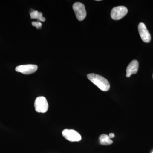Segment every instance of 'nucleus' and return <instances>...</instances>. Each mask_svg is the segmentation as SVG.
<instances>
[{"label": "nucleus", "mask_w": 153, "mask_h": 153, "mask_svg": "<svg viewBox=\"0 0 153 153\" xmlns=\"http://www.w3.org/2000/svg\"><path fill=\"white\" fill-rule=\"evenodd\" d=\"M35 108L36 112L41 113L47 112L49 105L47 99L44 97H38L35 100Z\"/></svg>", "instance_id": "nucleus-2"}, {"label": "nucleus", "mask_w": 153, "mask_h": 153, "mask_svg": "<svg viewBox=\"0 0 153 153\" xmlns=\"http://www.w3.org/2000/svg\"><path fill=\"white\" fill-rule=\"evenodd\" d=\"M138 68L139 63L137 60H132L127 67L126 76L129 77L132 74H136L138 70Z\"/></svg>", "instance_id": "nucleus-8"}, {"label": "nucleus", "mask_w": 153, "mask_h": 153, "mask_svg": "<svg viewBox=\"0 0 153 153\" xmlns=\"http://www.w3.org/2000/svg\"><path fill=\"white\" fill-rule=\"evenodd\" d=\"M30 17L32 19H37L38 21L44 22L46 21L45 18L43 17V14L38 11H33L30 13Z\"/></svg>", "instance_id": "nucleus-10"}, {"label": "nucleus", "mask_w": 153, "mask_h": 153, "mask_svg": "<svg viewBox=\"0 0 153 153\" xmlns=\"http://www.w3.org/2000/svg\"><path fill=\"white\" fill-rule=\"evenodd\" d=\"M99 139L100 144L102 145H109L113 143V141L110 138L109 136L105 134H101Z\"/></svg>", "instance_id": "nucleus-9"}, {"label": "nucleus", "mask_w": 153, "mask_h": 153, "mask_svg": "<svg viewBox=\"0 0 153 153\" xmlns=\"http://www.w3.org/2000/svg\"><path fill=\"white\" fill-rule=\"evenodd\" d=\"M32 24L33 27H36L37 29H40L42 27V24L39 22H32Z\"/></svg>", "instance_id": "nucleus-11"}, {"label": "nucleus", "mask_w": 153, "mask_h": 153, "mask_svg": "<svg viewBox=\"0 0 153 153\" xmlns=\"http://www.w3.org/2000/svg\"><path fill=\"white\" fill-rule=\"evenodd\" d=\"M73 9L76 19L79 21H82L85 19L86 16V12L85 6L80 2L74 3L73 5Z\"/></svg>", "instance_id": "nucleus-4"}, {"label": "nucleus", "mask_w": 153, "mask_h": 153, "mask_svg": "<svg viewBox=\"0 0 153 153\" xmlns=\"http://www.w3.org/2000/svg\"><path fill=\"white\" fill-rule=\"evenodd\" d=\"M87 78L100 90L106 91L109 90L110 85L108 80L99 74L90 73L87 74Z\"/></svg>", "instance_id": "nucleus-1"}, {"label": "nucleus", "mask_w": 153, "mask_h": 153, "mask_svg": "<svg viewBox=\"0 0 153 153\" xmlns=\"http://www.w3.org/2000/svg\"><path fill=\"white\" fill-rule=\"evenodd\" d=\"M139 33L142 41L145 43H149L151 41V37L145 24L143 23H140L138 27Z\"/></svg>", "instance_id": "nucleus-7"}, {"label": "nucleus", "mask_w": 153, "mask_h": 153, "mask_svg": "<svg viewBox=\"0 0 153 153\" xmlns=\"http://www.w3.org/2000/svg\"></svg>", "instance_id": "nucleus-13"}, {"label": "nucleus", "mask_w": 153, "mask_h": 153, "mask_svg": "<svg viewBox=\"0 0 153 153\" xmlns=\"http://www.w3.org/2000/svg\"><path fill=\"white\" fill-rule=\"evenodd\" d=\"M109 137H110V138H113L114 137H115V135L114 134V133H110L109 134Z\"/></svg>", "instance_id": "nucleus-12"}, {"label": "nucleus", "mask_w": 153, "mask_h": 153, "mask_svg": "<svg viewBox=\"0 0 153 153\" xmlns=\"http://www.w3.org/2000/svg\"><path fill=\"white\" fill-rule=\"evenodd\" d=\"M62 135L66 139L70 142H78L81 140V135L79 133L73 129H65L62 131Z\"/></svg>", "instance_id": "nucleus-5"}, {"label": "nucleus", "mask_w": 153, "mask_h": 153, "mask_svg": "<svg viewBox=\"0 0 153 153\" xmlns=\"http://www.w3.org/2000/svg\"></svg>", "instance_id": "nucleus-14"}, {"label": "nucleus", "mask_w": 153, "mask_h": 153, "mask_svg": "<svg viewBox=\"0 0 153 153\" xmlns=\"http://www.w3.org/2000/svg\"><path fill=\"white\" fill-rule=\"evenodd\" d=\"M38 66L33 64L20 65L16 67V71L25 74H33L38 69Z\"/></svg>", "instance_id": "nucleus-6"}, {"label": "nucleus", "mask_w": 153, "mask_h": 153, "mask_svg": "<svg viewBox=\"0 0 153 153\" xmlns=\"http://www.w3.org/2000/svg\"><path fill=\"white\" fill-rule=\"evenodd\" d=\"M128 13V9L124 6H118L112 9L111 16L113 20H119L126 16Z\"/></svg>", "instance_id": "nucleus-3"}]
</instances>
